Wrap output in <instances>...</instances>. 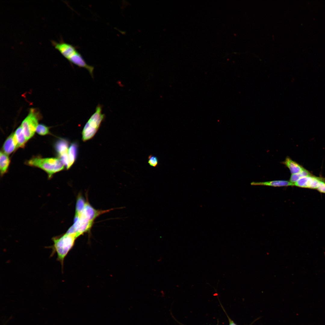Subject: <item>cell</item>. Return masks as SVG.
Returning <instances> with one entry per match:
<instances>
[{"mask_svg": "<svg viewBox=\"0 0 325 325\" xmlns=\"http://www.w3.org/2000/svg\"><path fill=\"white\" fill-rule=\"evenodd\" d=\"M77 238L76 233L68 234L66 233L62 235L53 237L52 238L53 245L46 247L47 248L52 249L50 257L53 256L56 253L57 260L60 263L63 270L64 260L73 247Z\"/></svg>", "mask_w": 325, "mask_h": 325, "instance_id": "cell-1", "label": "cell"}, {"mask_svg": "<svg viewBox=\"0 0 325 325\" xmlns=\"http://www.w3.org/2000/svg\"><path fill=\"white\" fill-rule=\"evenodd\" d=\"M25 164L42 169L47 174L49 179L55 173L63 170L65 166L59 158H43L39 156L32 157L26 161Z\"/></svg>", "mask_w": 325, "mask_h": 325, "instance_id": "cell-2", "label": "cell"}, {"mask_svg": "<svg viewBox=\"0 0 325 325\" xmlns=\"http://www.w3.org/2000/svg\"><path fill=\"white\" fill-rule=\"evenodd\" d=\"M102 106L98 104L94 113L85 124L82 131V140L86 141L92 138L98 130L105 117L102 113Z\"/></svg>", "mask_w": 325, "mask_h": 325, "instance_id": "cell-3", "label": "cell"}, {"mask_svg": "<svg viewBox=\"0 0 325 325\" xmlns=\"http://www.w3.org/2000/svg\"><path fill=\"white\" fill-rule=\"evenodd\" d=\"M40 118L39 113L35 109H31L28 115L23 121L21 125L27 141L34 135Z\"/></svg>", "mask_w": 325, "mask_h": 325, "instance_id": "cell-4", "label": "cell"}, {"mask_svg": "<svg viewBox=\"0 0 325 325\" xmlns=\"http://www.w3.org/2000/svg\"><path fill=\"white\" fill-rule=\"evenodd\" d=\"M68 142L65 139H60L55 143L54 147L58 156L63 162L67 169H68L69 161L68 158Z\"/></svg>", "mask_w": 325, "mask_h": 325, "instance_id": "cell-5", "label": "cell"}, {"mask_svg": "<svg viewBox=\"0 0 325 325\" xmlns=\"http://www.w3.org/2000/svg\"><path fill=\"white\" fill-rule=\"evenodd\" d=\"M322 179L310 175L302 178L294 184V186L302 188L317 189Z\"/></svg>", "mask_w": 325, "mask_h": 325, "instance_id": "cell-6", "label": "cell"}, {"mask_svg": "<svg viewBox=\"0 0 325 325\" xmlns=\"http://www.w3.org/2000/svg\"><path fill=\"white\" fill-rule=\"evenodd\" d=\"M110 210H97L92 207L87 202L83 211L79 217L93 222L97 217Z\"/></svg>", "mask_w": 325, "mask_h": 325, "instance_id": "cell-7", "label": "cell"}, {"mask_svg": "<svg viewBox=\"0 0 325 325\" xmlns=\"http://www.w3.org/2000/svg\"><path fill=\"white\" fill-rule=\"evenodd\" d=\"M18 148L17 142L14 133H12L7 137L3 144V152L8 155Z\"/></svg>", "mask_w": 325, "mask_h": 325, "instance_id": "cell-8", "label": "cell"}, {"mask_svg": "<svg viewBox=\"0 0 325 325\" xmlns=\"http://www.w3.org/2000/svg\"><path fill=\"white\" fill-rule=\"evenodd\" d=\"M253 185H264L273 187H283L294 186L289 181L286 180H276L265 182H253L251 184Z\"/></svg>", "mask_w": 325, "mask_h": 325, "instance_id": "cell-9", "label": "cell"}, {"mask_svg": "<svg viewBox=\"0 0 325 325\" xmlns=\"http://www.w3.org/2000/svg\"><path fill=\"white\" fill-rule=\"evenodd\" d=\"M282 163L289 169L292 174L298 173L304 169L289 157H287Z\"/></svg>", "mask_w": 325, "mask_h": 325, "instance_id": "cell-10", "label": "cell"}, {"mask_svg": "<svg viewBox=\"0 0 325 325\" xmlns=\"http://www.w3.org/2000/svg\"><path fill=\"white\" fill-rule=\"evenodd\" d=\"M8 155L3 151L0 154V171L1 176L7 172L10 165V160Z\"/></svg>", "mask_w": 325, "mask_h": 325, "instance_id": "cell-11", "label": "cell"}, {"mask_svg": "<svg viewBox=\"0 0 325 325\" xmlns=\"http://www.w3.org/2000/svg\"><path fill=\"white\" fill-rule=\"evenodd\" d=\"M14 133L17 141L18 148H24L28 141L26 138L21 125L16 129Z\"/></svg>", "mask_w": 325, "mask_h": 325, "instance_id": "cell-12", "label": "cell"}, {"mask_svg": "<svg viewBox=\"0 0 325 325\" xmlns=\"http://www.w3.org/2000/svg\"><path fill=\"white\" fill-rule=\"evenodd\" d=\"M78 150V145L76 143H73L70 147L68 151L69 164L68 169L74 163L76 159Z\"/></svg>", "mask_w": 325, "mask_h": 325, "instance_id": "cell-13", "label": "cell"}, {"mask_svg": "<svg viewBox=\"0 0 325 325\" xmlns=\"http://www.w3.org/2000/svg\"><path fill=\"white\" fill-rule=\"evenodd\" d=\"M86 203L81 195L79 194L78 195L76 201L75 216H79L81 215Z\"/></svg>", "mask_w": 325, "mask_h": 325, "instance_id": "cell-14", "label": "cell"}, {"mask_svg": "<svg viewBox=\"0 0 325 325\" xmlns=\"http://www.w3.org/2000/svg\"><path fill=\"white\" fill-rule=\"evenodd\" d=\"M310 175H311V173L308 170L304 169L302 171L298 173L292 174L290 177L289 181L294 184L300 178Z\"/></svg>", "mask_w": 325, "mask_h": 325, "instance_id": "cell-15", "label": "cell"}, {"mask_svg": "<svg viewBox=\"0 0 325 325\" xmlns=\"http://www.w3.org/2000/svg\"><path fill=\"white\" fill-rule=\"evenodd\" d=\"M39 135L44 136L50 134L49 128L45 125L40 124L38 125L36 130Z\"/></svg>", "mask_w": 325, "mask_h": 325, "instance_id": "cell-16", "label": "cell"}, {"mask_svg": "<svg viewBox=\"0 0 325 325\" xmlns=\"http://www.w3.org/2000/svg\"><path fill=\"white\" fill-rule=\"evenodd\" d=\"M148 163L151 166L156 167L159 164V160L157 157L153 155H150L148 158Z\"/></svg>", "mask_w": 325, "mask_h": 325, "instance_id": "cell-17", "label": "cell"}, {"mask_svg": "<svg viewBox=\"0 0 325 325\" xmlns=\"http://www.w3.org/2000/svg\"><path fill=\"white\" fill-rule=\"evenodd\" d=\"M317 189L320 192L325 193V182L323 181H320Z\"/></svg>", "mask_w": 325, "mask_h": 325, "instance_id": "cell-18", "label": "cell"}, {"mask_svg": "<svg viewBox=\"0 0 325 325\" xmlns=\"http://www.w3.org/2000/svg\"><path fill=\"white\" fill-rule=\"evenodd\" d=\"M228 319L229 322V325H237L232 320L230 319L229 317H228Z\"/></svg>", "mask_w": 325, "mask_h": 325, "instance_id": "cell-19", "label": "cell"}]
</instances>
